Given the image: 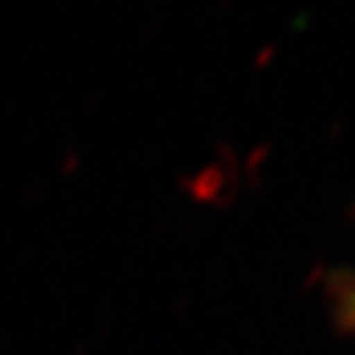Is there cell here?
<instances>
[{
  "label": "cell",
  "instance_id": "obj_1",
  "mask_svg": "<svg viewBox=\"0 0 355 355\" xmlns=\"http://www.w3.org/2000/svg\"><path fill=\"white\" fill-rule=\"evenodd\" d=\"M333 305L338 322L347 327V333L355 336V269L341 275L333 286Z\"/></svg>",
  "mask_w": 355,
  "mask_h": 355
}]
</instances>
